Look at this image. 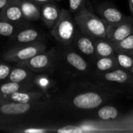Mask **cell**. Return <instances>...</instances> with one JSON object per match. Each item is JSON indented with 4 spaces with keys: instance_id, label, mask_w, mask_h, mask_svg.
<instances>
[{
    "instance_id": "obj_1",
    "label": "cell",
    "mask_w": 133,
    "mask_h": 133,
    "mask_svg": "<svg viewBox=\"0 0 133 133\" xmlns=\"http://www.w3.org/2000/svg\"><path fill=\"white\" fill-rule=\"evenodd\" d=\"M74 19L78 29L83 34L93 37H107V23L94 14L89 2L75 13Z\"/></svg>"
},
{
    "instance_id": "obj_2",
    "label": "cell",
    "mask_w": 133,
    "mask_h": 133,
    "mask_svg": "<svg viewBox=\"0 0 133 133\" xmlns=\"http://www.w3.org/2000/svg\"><path fill=\"white\" fill-rule=\"evenodd\" d=\"M78 27L69 10L62 9L60 16L52 27L51 34L53 37L65 47L72 45L73 38Z\"/></svg>"
},
{
    "instance_id": "obj_3",
    "label": "cell",
    "mask_w": 133,
    "mask_h": 133,
    "mask_svg": "<svg viewBox=\"0 0 133 133\" xmlns=\"http://www.w3.org/2000/svg\"><path fill=\"white\" fill-rule=\"evenodd\" d=\"M108 96L109 95L99 90H85L75 94L71 100V104L78 110H94L100 108L108 100Z\"/></svg>"
},
{
    "instance_id": "obj_4",
    "label": "cell",
    "mask_w": 133,
    "mask_h": 133,
    "mask_svg": "<svg viewBox=\"0 0 133 133\" xmlns=\"http://www.w3.org/2000/svg\"><path fill=\"white\" fill-rule=\"evenodd\" d=\"M66 48H67L63 52L62 58L69 72L77 76L90 74L93 71L91 63L72 46Z\"/></svg>"
},
{
    "instance_id": "obj_5",
    "label": "cell",
    "mask_w": 133,
    "mask_h": 133,
    "mask_svg": "<svg viewBox=\"0 0 133 133\" xmlns=\"http://www.w3.org/2000/svg\"><path fill=\"white\" fill-rule=\"evenodd\" d=\"M71 46L87 59L91 65H93L94 62L97 58L95 49L94 37L83 34L79 29H77L76 32Z\"/></svg>"
},
{
    "instance_id": "obj_6",
    "label": "cell",
    "mask_w": 133,
    "mask_h": 133,
    "mask_svg": "<svg viewBox=\"0 0 133 133\" xmlns=\"http://www.w3.org/2000/svg\"><path fill=\"white\" fill-rule=\"evenodd\" d=\"M93 76L100 82L117 84L121 86H129L133 84V75L128 70L122 68H117L113 70L104 72H94Z\"/></svg>"
},
{
    "instance_id": "obj_7",
    "label": "cell",
    "mask_w": 133,
    "mask_h": 133,
    "mask_svg": "<svg viewBox=\"0 0 133 133\" xmlns=\"http://www.w3.org/2000/svg\"><path fill=\"white\" fill-rule=\"evenodd\" d=\"M23 65L36 71V72H46L52 69L57 62V53L52 50L49 52H41L39 53L31 58L25 61Z\"/></svg>"
},
{
    "instance_id": "obj_8",
    "label": "cell",
    "mask_w": 133,
    "mask_h": 133,
    "mask_svg": "<svg viewBox=\"0 0 133 133\" xmlns=\"http://www.w3.org/2000/svg\"><path fill=\"white\" fill-rule=\"evenodd\" d=\"M45 45L43 44H34L22 48H15L4 55V59L9 62H24L34 55L44 52L45 51Z\"/></svg>"
},
{
    "instance_id": "obj_9",
    "label": "cell",
    "mask_w": 133,
    "mask_h": 133,
    "mask_svg": "<svg viewBox=\"0 0 133 133\" xmlns=\"http://www.w3.org/2000/svg\"><path fill=\"white\" fill-rule=\"evenodd\" d=\"M133 34V18L115 23L107 24V39L113 43L121 41Z\"/></svg>"
},
{
    "instance_id": "obj_10",
    "label": "cell",
    "mask_w": 133,
    "mask_h": 133,
    "mask_svg": "<svg viewBox=\"0 0 133 133\" xmlns=\"http://www.w3.org/2000/svg\"><path fill=\"white\" fill-rule=\"evenodd\" d=\"M97 12L98 14L97 16L107 24L119 23L132 18L125 16L117 8L108 4H101L97 9Z\"/></svg>"
},
{
    "instance_id": "obj_11",
    "label": "cell",
    "mask_w": 133,
    "mask_h": 133,
    "mask_svg": "<svg viewBox=\"0 0 133 133\" xmlns=\"http://www.w3.org/2000/svg\"><path fill=\"white\" fill-rule=\"evenodd\" d=\"M92 67H94L96 72H104L119 68L115 55L108 57H97L94 62Z\"/></svg>"
},
{
    "instance_id": "obj_12",
    "label": "cell",
    "mask_w": 133,
    "mask_h": 133,
    "mask_svg": "<svg viewBox=\"0 0 133 133\" xmlns=\"http://www.w3.org/2000/svg\"><path fill=\"white\" fill-rule=\"evenodd\" d=\"M95 49L97 57H108L115 55L116 50L114 43L107 38L94 37Z\"/></svg>"
},
{
    "instance_id": "obj_13",
    "label": "cell",
    "mask_w": 133,
    "mask_h": 133,
    "mask_svg": "<svg viewBox=\"0 0 133 133\" xmlns=\"http://www.w3.org/2000/svg\"><path fill=\"white\" fill-rule=\"evenodd\" d=\"M32 108V104L29 103H19L12 102L5 103L0 106V111L4 115H22Z\"/></svg>"
},
{
    "instance_id": "obj_14",
    "label": "cell",
    "mask_w": 133,
    "mask_h": 133,
    "mask_svg": "<svg viewBox=\"0 0 133 133\" xmlns=\"http://www.w3.org/2000/svg\"><path fill=\"white\" fill-rule=\"evenodd\" d=\"M61 11L53 4H46L42 8L41 15L45 24L48 27H53L60 16Z\"/></svg>"
},
{
    "instance_id": "obj_15",
    "label": "cell",
    "mask_w": 133,
    "mask_h": 133,
    "mask_svg": "<svg viewBox=\"0 0 133 133\" xmlns=\"http://www.w3.org/2000/svg\"><path fill=\"white\" fill-rule=\"evenodd\" d=\"M42 94L40 93H23V92H16L11 95H9V98L11 101L19 103H30L35 102L40 97H41Z\"/></svg>"
},
{
    "instance_id": "obj_16",
    "label": "cell",
    "mask_w": 133,
    "mask_h": 133,
    "mask_svg": "<svg viewBox=\"0 0 133 133\" xmlns=\"http://www.w3.org/2000/svg\"><path fill=\"white\" fill-rule=\"evenodd\" d=\"M97 117L103 121L115 120L118 116V111L113 106H104L97 111Z\"/></svg>"
},
{
    "instance_id": "obj_17",
    "label": "cell",
    "mask_w": 133,
    "mask_h": 133,
    "mask_svg": "<svg viewBox=\"0 0 133 133\" xmlns=\"http://www.w3.org/2000/svg\"><path fill=\"white\" fill-rule=\"evenodd\" d=\"M116 51H122L133 56V34L121 41L114 43Z\"/></svg>"
},
{
    "instance_id": "obj_18",
    "label": "cell",
    "mask_w": 133,
    "mask_h": 133,
    "mask_svg": "<svg viewBox=\"0 0 133 133\" xmlns=\"http://www.w3.org/2000/svg\"><path fill=\"white\" fill-rule=\"evenodd\" d=\"M115 57L120 68L129 71L133 67V56L132 55L116 51Z\"/></svg>"
},
{
    "instance_id": "obj_19",
    "label": "cell",
    "mask_w": 133,
    "mask_h": 133,
    "mask_svg": "<svg viewBox=\"0 0 133 133\" xmlns=\"http://www.w3.org/2000/svg\"><path fill=\"white\" fill-rule=\"evenodd\" d=\"M23 16L21 7L15 5H9L4 12V17L9 21H18Z\"/></svg>"
},
{
    "instance_id": "obj_20",
    "label": "cell",
    "mask_w": 133,
    "mask_h": 133,
    "mask_svg": "<svg viewBox=\"0 0 133 133\" xmlns=\"http://www.w3.org/2000/svg\"><path fill=\"white\" fill-rule=\"evenodd\" d=\"M23 15L29 19H37L41 14L37 8L32 3L28 2H23L21 4Z\"/></svg>"
},
{
    "instance_id": "obj_21",
    "label": "cell",
    "mask_w": 133,
    "mask_h": 133,
    "mask_svg": "<svg viewBox=\"0 0 133 133\" xmlns=\"http://www.w3.org/2000/svg\"><path fill=\"white\" fill-rule=\"evenodd\" d=\"M38 37V32L33 29H27L19 32L16 37V41L19 43H28L35 41Z\"/></svg>"
},
{
    "instance_id": "obj_22",
    "label": "cell",
    "mask_w": 133,
    "mask_h": 133,
    "mask_svg": "<svg viewBox=\"0 0 133 133\" xmlns=\"http://www.w3.org/2000/svg\"><path fill=\"white\" fill-rule=\"evenodd\" d=\"M19 90H20L19 83L12 81L4 83L0 87V93L5 96H9L16 92L19 91Z\"/></svg>"
},
{
    "instance_id": "obj_23",
    "label": "cell",
    "mask_w": 133,
    "mask_h": 133,
    "mask_svg": "<svg viewBox=\"0 0 133 133\" xmlns=\"http://www.w3.org/2000/svg\"><path fill=\"white\" fill-rule=\"evenodd\" d=\"M27 72L24 69H14L12 70L9 73V79L12 82H16V83H21L23 81L26 77H27Z\"/></svg>"
},
{
    "instance_id": "obj_24",
    "label": "cell",
    "mask_w": 133,
    "mask_h": 133,
    "mask_svg": "<svg viewBox=\"0 0 133 133\" xmlns=\"http://www.w3.org/2000/svg\"><path fill=\"white\" fill-rule=\"evenodd\" d=\"M88 2L89 0H69V10L71 12H73L75 14L83 7H84Z\"/></svg>"
},
{
    "instance_id": "obj_25",
    "label": "cell",
    "mask_w": 133,
    "mask_h": 133,
    "mask_svg": "<svg viewBox=\"0 0 133 133\" xmlns=\"http://www.w3.org/2000/svg\"><path fill=\"white\" fill-rule=\"evenodd\" d=\"M58 133H83L81 125H67L55 130Z\"/></svg>"
},
{
    "instance_id": "obj_26",
    "label": "cell",
    "mask_w": 133,
    "mask_h": 133,
    "mask_svg": "<svg viewBox=\"0 0 133 133\" xmlns=\"http://www.w3.org/2000/svg\"><path fill=\"white\" fill-rule=\"evenodd\" d=\"M14 27L12 24L7 22H0V35L10 36L13 33Z\"/></svg>"
},
{
    "instance_id": "obj_27",
    "label": "cell",
    "mask_w": 133,
    "mask_h": 133,
    "mask_svg": "<svg viewBox=\"0 0 133 133\" xmlns=\"http://www.w3.org/2000/svg\"><path fill=\"white\" fill-rule=\"evenodd\" d=\"M10 73V68L5 64H0V80L6 79Z\"/></svg>"
},
{
    "instance_id": "obj_28",
    "label": "cell",
    "mask_w": 133,
    "mask_h": 133,
    "mask_svg": "<svg viewBox=\"0 0 133 133\" xmlns=\"http://www.w3.org/2000/svg\"><path fill=\"white\" fill-rule=\"evenodd\" d=\"M50 129H43V128H28L23 131V132L25 133H44L49 132Z\"/></svg>"
},
{
    "instance_id": "obj_29",
    "label": "cell",
    "mask_w": 133,
    "mask_h": 133,
    "mask_svg": "<svg viewBox=\"0 0 133 133\" xmlns=\"http://www.w3.org/2000/svg\"><path fill=\"white\" fill-rule=\"evenodd\" d=\"M48 84H49V81L47 79H41V86L45 87V86H48Z\"/></svg>"
},
{
    "instance_id": "obj_30",
    "label": "cell",
    "mask_w": 133,
    "mask_h": 133,
    "mask_svg": "<svg viewBox=\"0 0 133 133\" xmlns=\"http://www.w3.org/2000/svg\"><path fill=\"white\" fill-rule=\"evenodd\" d=\"M7 2H8V0H0V9L5 7Z\"/></svg>"
},
{
    "instance_id": "obj_31",
    "label": "cell",
    "mask_w": 133,
    "mask_h": 133,
    "mask_svg": "<svg viewBox=\"0 0 133 133\" xmlns=\"http://www.w3.org/2000/svg\"><path fill=\"white\" fill-rule=\"evenodd\" d=\"M129 2L130 11H131V13H132V16L133 18V0H129Z\"/></svg>"
},
{
    "instance_id": "obj_32",
    "label": "cell",
    "mask_w": 133,
    "mask_h": 133,
    "mask_svg": "<svg viewBox=\"0 0 133 133\" xmlns=\"http://www.w3.org/2000/svg\"><path fill=\"white\" fill-rule=\"evenodd\" d=\"M34 2H41V3H43V2H49L50 0H34Z\"/></svg>"
},
{
    "instance_id": "obj_33",
    "label": "cell",
    "mask_w": 133,
    "mask_h": 133,
    "mask_svg": "<svg viewBox=\"0 0 133 133\" xmlns=\"http://www.w3.org/2000/svg\"><path fill=\"white\" fill-rule=\"evenodd\" d=\"M2 96H4V95H3L2 94H1V93H0V104L4 101V97H3Z\"/></svg>"
},
{
    "instance_id": "obj_34",
    "label": "cell",
    "mask_w": 133,
    "mask_h": 133,
    "mask_svg": "<svg viewBox=\"0 0 133 133\" xmlns=\"http://www.w3.org/2000/svg\"><path fill=\"white\" fill-rule=\"evenodd\" d=\"M129 72H131V73L133 75V67L131 69H130V70H129Z\"/></svg>"
}]
</instances>
